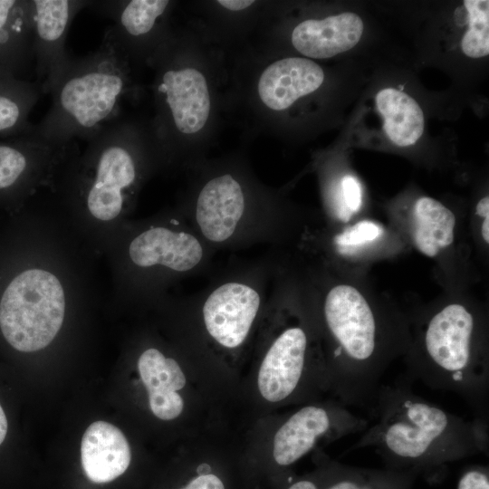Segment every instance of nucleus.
Here are the masks:
<instances>
[{
	"label": "nucleus",
	"mask_w": 489,
	"mask_h": 489,
	"mask_svg": "<svg viewBox=\"0 0 489 489\" xmlns=\"http://www.w3.org/2000/svg\"><path fill=\"white\" fill-rule=\"evenodd\" d=\"M408 475L337 465L321 489H408Z\"/></svg>",
	"instance_id": "6ab92c4d"
},
{
	"label": "nucleus",
	"mask_w": 489,
	"mask_h": 489,
	"mask_svg": "<svg viewBox=\"0 0 489 489\" xmlns=\"http://www.w3.org/2000/svg\"><path fill=\"white\" fill-rule=\"evenodd\" d=\"M376 104L384 120V130L394 144L408 147L420 139L424 114L412 97L399 90L386 88L377 94Z\"/></svg>",
	"instance_id": "a211bd4d"
},
{
	"label": "nucleus",
	"mask_w": 489,
	"mask_h": 489,
	"mask_svg": "<svg viewBox=\"0 0 489 489\" xmlns=\"http://www.w3.org/2000/svg\"><path fill=\"white\" fill-rule=\"evenodd\" d=\"M138 369L149 393L152 413L163 420L177 417L184 401L177 392L186 385L185 375L171 358H167L155 348L146 350L139 358Z\"/></svg>",
	"instance_id": "dca6fc26"
},
{
	"label": "nucleus",
	"mask_w": 489,
	"mask_h": 489,
	"mask_svg": "<svg viewBox=\"0 0 489 489\" xmlns=\"http://www.w3.org/2000/svg\"><path fill=\"white\" fill-rule=\"evenodd\" d=\"M65 297L56 276L41 269L17 275L0 302V328L15 350L33 352L45 348L62 327Z\"/></svg>",
	"instance_id": "20e7f679"
},
{
	"label": "nucleus",
	"mask_w": 489,
	"mask_h": 489,
	"mask_svg": "<svg viewBox=\"0 0 489 489\" xmlns=\"http://www.w3.org/2000/svg\"><path fill=\"white\" fill-rule=\"evenodd\" d=\"M468 29L461 41L463 53L471 58H482L489 53V1L465 0Z\"/></svg>",
	"instance_id": "412c9836"
},
{
	"label": "nucleus",
	"mask_w": 489,
	"mask_h": 489,
	"mask_svg": "<svg viewBox=\"0 0 489 489\" xmlns=\"http://www.w3.org/2000/svg\"><path fill=\"white\" fill-rule=\"evenodd\" d=\"M29 156L17 147L0 145V189L13 186L25 172Z\"/></svg>",
	"instance_id": "4be33fe9"
},
{
	"label": "nucleus",
	"mask_w": 489,
	"mask_h": 489,
	"mask_svg": "<svg viewBox=\"0 0 489 489\" xmlns=\"http://www.w3.org/2000/svg\"><path fill=\"white\" fill-rule=\"evenodd\" d=\"M129 134V127L119 120L88 141V157L93 161L94 168L86 202L91 214L102 221L120 215L125 190L137 179Z\"/></svg>",
	"instance_id": "0eeeda50"
},
{
	"label": "nucleus",
	"mask_w": 489,
	"mask_h": 489,
	"mask_svg": "<svg viewBox=\"0 0 489 489\" xmlns=\"http://www.w3.org/2000/svg\"><path fill=\"white\" fill-rule=\"evenodd\" d=\"M222 6L232 11L244 10L254 4L252 0H219Z\"/></svg>",
	"instance_id": "c756f323"
},
{
	"label": "nucleus",
	"mask_w": 489,
	"mask_h": 489,
	"mask_svg": "<svg viewBox=\"0 0 489 489\" xmlns=\"http://www.w3.org/2000/svg\"><path fill=\"white\" fill-rule=\"evenodd\" d=\"M168 5L169 1L167 0L129 1L117 14L116 26L109 30L116 37L127 35L137 38L146 35L154 28Z\"/></svg>",
	"instance_id": "aec40b11"
},
{
	"label": "nucleus",
	"mask_w": 489,
	"mask_h": 489,
	"mask_svg": "<svg viewBox=\"0 0 489 489\" xmlns=\"http://www.w3.org/2000/svg\"><path fill=\"white\" fill-rule=\"evenodd\" d=\"M405 375L379 387L369 425L350 450L372 447L388 464L435 466L488 453L489 423L453 414L416 394Z\"/></svg>",
	"instance_id": "f257e3e1"
},
{
	"label": "nucleus",
	"mask_w": 489,
	"mask_h": 489,
	"mask_svg": "<svg viewBox=\"0 0 489 489\" xmlns=\"http://www.w3.org/2000/svg\"><path fill=\"white\" fill-rule=\"evenodd\" d=\"M126 69L123 50L107 31L99 50L71 61L50 91L51 108L31 132L61 147L90 141L120 120Z\"/></svg>",
	"instance_id": "7ed1b4c3"
},
{
	"label": "nucleus",
	"mask_w": 489,
	"mask_h": 489,
	"mask_svg": "<svg viewBox=\"0 0 489 489\" xmlns=\"http://www.w3.org/2000/svg\"><path fill=\"white\" fill-rule=\"evenodd\" d=\"M288 482L289 485L286 489H321L319 483L309 478H302L292 482L290 477Z\"/></svg>",
	"instance_id": "c85d7f7f"
},
{
	"label": "nucleus",
	"mask_w": 489,
	"mask_h": 489,
	"mask_svg": "<svg viewBox=\"0 0 489 489\" xmlns=\"http://www.w3.org/2000/svg\"><path fill=\"white\" fill-rule=\"evenodd\" d=\"M340 197L343 206L349 214L357 212L362 203V192L360 182L356 177L346 175L340 181Z\"/></svg>",
	"instance_id": "393cba45"
},
{
	"label": "nucleus",
	"mask_w": 489,
	"mask_h": 489,
	"mask_svg": "<svg viewBox=\"0 0 489 489\" xmlns=\"http://www.w3.org/2000/svg\"><path fill=\"white\" fill-rule=\"evenodd\" d=\"M310 355V337L300 324L284 328L268 348L258 372V388L269 402L292 397L302 384Z\"/></svg>",
	"instance_id": "9b49d317"
},
{
	"label": "nucleus",
	"mask_w": 489,
	"mask_h": 489,
	"mask_svg": "<svg viewBox=\"0 0 489 489\" xmlns=\"http://www.w3.org/2000/svg\"><path fill=\"white\" fill-rule=\"evenodd\" d=\"M362 33L361 18L354 13H342L300 23L292 31V43L305 56L325 59L354 47Z\"/></svg>",
	"instance_id": "2eb2a0df"
},
{
	"label": "nucleus",
	"mask_w": 489,
	"mask_h": 489,
	"mask_svg": "<svg viewBox=\"0 0 489 489\" xmlns=\"http://www.w3.org/2000/svg\"><path fill=\"white\" fill-rule=\"evenodd\" d=\"M82 465L93 483L115 480L126 472L131 461L130 447L124 434L114 425L95 421L83 434Z\"/></svg>",
	"instance_id": "4468645a"
},
{
	"label": "nucleus",
	"mask_w": 489,
	"mask_h": 489,
	"mask_svg": "<svg viewBox=\"0 0 489 489\" xmlns=\"http://www.w3.org/2000/svg\"><path fill=\"white\" fill-rule=\"evenodd\" d=\"M85 5L72 0L29 2L37 85L42 93H50L72 61L65 50L66 35L72 18Z\"/></svg>",
	"instance_id": "9d476101"
},
{
	"label": "nucleus",
	"mask_w": 489,
	"mask_h": 489,
	"mask_svg": "<svg viewBox=\"0 0 489 489\" xmlns=\"http://www.w3.org/2000/svg\"><path fill=\"white\" fill-rule=\"evenodd\" d=\"M456 489H489L487 468L475 465L464 471Z\"/></svg>",
	"instance_id": "a878e982"
},
{
	"label": "nucleus",
	"mask_w": 489,
	"mask_h": 489,
	"mask_svg": "<svg viewBox=\"0 0 489 489\" xmlns=\"http://www.w3.org/2000/svg\"><path fill=\"white\" fill-rule=\"evenodd\" d=\"M405 376L461 397L474 418L489 423V363L485 330L472 309L447 303L426 317L409 344Z\"/></svg>",
	"instance_id": "f03ea898"
},
{
	"label": "nucleus",
	"mask_w": 489,
	"mask_h": 489,
	"mask_svg": "<svg viewBox=\"0 0 489 489\" xmlns=\"http://www.w3.org/2000/svg\"><path fill=\"white\" fill-rule=\"evenodd\" d=\"M16 4L17 2L14 0H0V30L6 24L11 11Z\"/></svg>",
	"instance_id": "cd10ccee"
},
{
	"label": "nucleus",
	"mask_w": 489,
	"mask_h": 489,
	"mask_svg": "<svg viewBox=\"0 0 489 489\" xmlns=\"http://www.w3.org/2000/svg\"><path fill=\"white\" fill-rule=\"evenodd\" d=\"M324 81L321 66L312 60L290 57L270 64L260 76L258 94L271 110H283L316 91Z\"/></svg>",
	"instance_id": "ddd939ff"
},
{
	"label": "nucleus",
	"mask_w": 489,
	"mask_h": 489,
	"mask_svg": "<svg viewBox=\"0 0 489 489\" xmlns=\"http://www.w3.org/2000/svg\"><path fill=\"white\" fill-rule=\"evenodd\" d=\"M158 92L164 96L176 129L183 134L198 132L210 112L205 76L194 68L168 69L161 76Z\"/></svg>",
	"instance_id": "f8f14e48"
},
{
	"label": "nucleus",
	"mask_w": 489,
	"mask_h": 489,
	"mask_svg": "<svg viewBox=\"0 0 489 489\" xmlns=\"http://www.w3.org/2000/svg\"><path fill=\"white\" fill-rule=\"evenodd\" d=\"M270 271L268 263L233 269L197 294L205 329L217 344L235 349L245 341L268 296Z\"/></svg>",
	"instance_id": "423d86ee"
},
{
	"label": "nucleus",
	"mask_w": 489,
	"mask_h": 489,
	"mask_svg": "<svg viewBox=\"0 0 489 489\" xmlns=\"http://www.w3.org/2000/svg\"><path fill=\"white\" fill-rule=\"evenodd\" d=\"M476 214L483 218L481 235L484 243H489V197L485 196L476 205Z\"/></svg>",
	"instance_id": "bb28decb"
},
{
	"label": "nucleus",
	"mask_w": 489,
	"mask_h": 489,
	"mask_svg": "<svg viewBox=\"0 0 489 489\" xmlns=\"http://www.w3.org/2000/svg\"><path fill=\"white\" fill-rule=\"evenodd\" d=\"M279 224L250 210L242 185L232 175L223 174L201 187L188 225L216 251L273 240L278 236Z\"/></svg>",
	"instance_id": "39448f33"
},
{
	"label": "nucleus",
	"mask_w": 489,
	"mask_h": 489,
	"mask_svg": "<svg viewBox=\"0 0 489 489\" xmlns=\"http://www.w3.org/2000/svg\"><path fill=\"white\" fill-rule=\"evenodd\" d=\"M412 238L416 248L434 258L449 247L455 239V214L429 197L418 198L412 212Z\"/></svg>",
	"instance_id": "f3484780"
},
{
	"label": "nucleus",
	"mask_w": 489,
	"mask_h": 489,
	"mask_svg": "<svg viewBox=\"0 0 489 489\" xmlns=\"http://www.w3.org/2000/svg\"><path fill=\"white\" fill-rule=\"evenodd\" d=\"M370 420L343 404H310L292 414L273 437V457L280 467H288L309 453L322 438L336 439L363 432Z\"/></svg>",
	"instance_id": "6e6552de"
},
{
	"label": "nucleus",
	"mask_w": 489,
	"mask_h": 489,
	"mask_svg": "<svg viewBox=\"0 0 489 489\" xmlns=\"http://www.w3.org/2000/svg\"><path fill=\"white\" fill-rule=\"evenodd\" d=\"M34 102L0 94V132L17 127Z\"/></svg>",
	"instance_id": "b1692460"
},
{
	"label": "nucleus",
	"mask_w": 489,
	"mask_h": 489,
	"mask_svg": "<svg viewBox=\"0 0 489 489\" xmlns=\"http://www.w3.org/2000/svg\"><path fill=\"white\" fill-rule=\"evenodd\" d=\"M7 419L5 417V414L0 405V445L3 443V441L5 438L6 433H7Z\"/></svg>",
	"instance_id": "7c9ffc66"
},
{
	"label": "nucleus",
	"mask_w": 489,
	"mask_h": 489,
	"mask_svg": "<svg viewBox=\"0 0 489 489\" xmlns=\"http://www.w3.org/2000/svg\"><path fill=\"white\" fill-rule=\"evenodd\" d=\"M214 251L190 225L173 228L153 226L138 235L129 244V256L138 267H162L177 274H195L209 264Z\"/></svg>",
	"instance_id": "1a4fd4ad"
},
{
	"label": "nucleus",
	"mask_w": 489,
	"mask_h": 489,
	"mask_svg": "<svg viewBox=\"0 0 489 489\" xmlns=\"http://www.w3.org/2000/svg\"><path fill=\"white\" fill-rule=\"evenodd\" d=\"M381 234L382 230L378 224L364 220L337 235L334 243L340 248H353L376 240Z\"/></svg>",
	"instance_id": "5701e85b"
}]
</instances>
